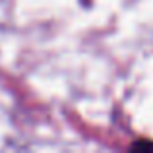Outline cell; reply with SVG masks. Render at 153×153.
<instances>
[{"label":"cell","mask_w":153,"mask_h":153,"mask_svg":"<svg viewBox=\"0 0 153 153\" xmlns=\"http://www.w3.org/2000/svg\"><path fill=\"white\" fill-rule=\"evenodd\" d=\"M132 149H153V142H136Z\"/></svg>","instance_id":"cell-1"}]
</instances>
